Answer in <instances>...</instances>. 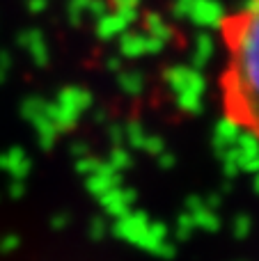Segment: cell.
<instances>
[{
  "label": "cell",
  "instance_id": "cell-1",
  "mask_svg": "<svg viewBox=\"0 0 259 261\" xmlns=\"http://www.w3.org/2000/svg\"><path fill=\"white\" fill-rule=\"evenodd\" d=\"M223 53L214 76L218 117L259 149V0H241L216 23Z\"/></svg>",
  "mask_w": 259,
  "mask_h": 261
}]
</instances>
